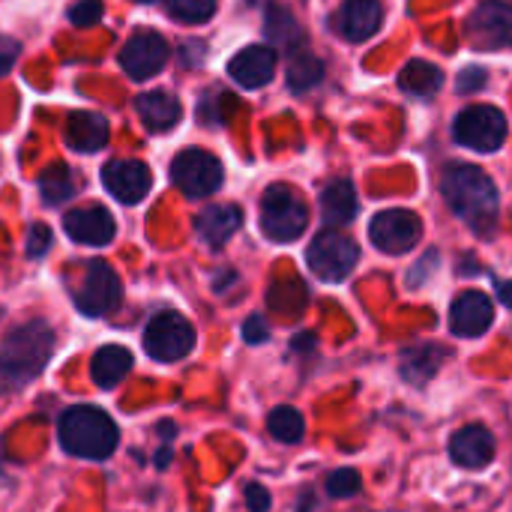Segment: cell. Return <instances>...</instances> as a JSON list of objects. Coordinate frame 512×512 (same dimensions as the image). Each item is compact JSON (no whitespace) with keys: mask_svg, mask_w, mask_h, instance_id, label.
Masks as SVG:
<instances>
[{"mask_svg":"<svg viewBox=\"0 0 512 512\" xmlns=\"http://www.w3.org/2000/svg\"><path fill=\"white\" fill-rule=\"evenodd\" d=\"M441 192L450 210L480 237L495 234L498 228V189L495 180L471 165V162H450L441 177Z\"/></svg>","mask_w":512,"mask_h":512,"instance_id":"cell-1","label":"cell"},{"mask_svg":"<svg viewBox=\"0 0 512 512\" xmlns=\"http://www.w3.org/2000/svg\"><path fill=\"white\" fill-rule=\"evenodd\" d=\"M165 6H168L171 18L186 21V24H201V21L213 18L219 0H165Z\"/></svg>","mask_w":512,"mask_h":512,"instance_id":"cell-30","label":"cell"},{"mask_svg":"<svg viewBox=\"0 0 512 512\" xmlns=\"http://www.w3.org/2000/svg\"><path fill=\"white\" fill-rule=\"evenodd\" d=\"M465 36L480 51H504L512 48V3L510 0H483L468 24Z\"/></svg>","mask_w":512,"mask_h":512,"instance_id":"cell-8","label":"cell"},{"mask_svg":"<svg viewBox=\"0 0 512 512\" xmlns=\"http://www.w3.org/2000/svg\"><path fill=\"white\" fill-rule=\"evenodd\" d=\"M57 438H60V447L69 456L102 462V459H108L117 450L120 429H117V423L102 408L75 405V408L63 411V417L57 423Z\"/></svg>","mask_w":512,"mask_h":512,"instance_id":"cell-3","label":"cell"},{"mask_svg":"<svg viewBox=\"0 0 512 512\" xmlns=\"http://www.w3.org/2000/svg\"><path fill=\"white\" fill-rule=\"evenodd\" d=\"M66 144L78 153H96L108 144V120L93 111H72L63 126Z\"/></svg>","mask_w":512,"mask_h":512,"instance_id":"cell-21","label":"cell"},{"mask_svg":"<svg viewBox=\"0 0 512 512\" xmlns=\"http://www.w3.org/2000/svg\"><path fill=\"white\" fill-rule=\"evenodd\" d=\"M435 258H438V255H435V252H429V255L423 258V264L411 270V276H408V285H411V288H417V285H423V282H426V273L435 267Z\"/></svg>","mask_w":512,"mask_h":512,"instance_id":"cell-38","label":"cell"},{"mask_svg":"<svg viewBox=\"0 0 512 512\" xmlns=\"http://www.w3.org/2000/svg\"><path fill=\"white\" fill-rule=\"evenodd\" d=\"M324 75V63L318 57H312L309 51H297L288 63V84L291 90H309L321 81Z\"/></svg>","mask_w":512,"mask_h":512,"instance_id":"cell-29","label":"cell"},{"mask_svg":"<svg viewBox=\"0 0 512 512\" xmlns=\"http://www.w3.org/2000/svg\"><path fill=\"white\" fill-rule=\"evenodd\" d=\"M102 15H105L102 0H78V3L69 9V21H72L75 27H90V24L102 21Z\"/></svg>","mask_w":512,"mask_h":512,"instance_id":"cell-32","label":"cell"},{"mask_svg":"<svg viewBox=\"0 0 512 512\" xmlns=\"http://www.w3.org/2000/svg\"><path fill=\"white\" fill-rule=\"evenodd\" d=\"M243 339H246L249 345H261V342H267V339H270V327L264 324V318H261V315L246 318V324H243Z\"/></svg>","mask_w":512,"mask_h":512,"instance_id":"cell-34","label":"cell"},{"mask_svg":"<svg viewBox=\"0 0 512 512\" xmlns=\"http://www.w3.org/2000/svg\"><path fill=\"white\" fill-rule=\"evenodd\" d=\"M81 189V180L72 168L66 165H51L42 177H39V192H42V201L57 207V204H66L69 198H75Z\"/></svg>","mask_w":512,"mask_h":512,"instance_id":"cell-26","label":"cell"},{"mask_svg":"<svg viewBox=\"0 0 512 512\" xmlns=\"http://www.w3.org/2000/svg\"><path fill=\"white\" fill-rule=\"evenodd\" d=\"M195 348V327L180 312H159L144 330V351L156 363H177Z\"/></svg>","mask_w":512,"mask_h":512,"instance_id":"cell-6","label":"cell"},{"mask_svg":"<svg viewBox=\"0 0 512 512\" xmlns=\"http://www.w3.org/2000/svg\"><path fill=\"white\" fill-rule=\"evenodd\" d=\"M267 36L279 45V48H285V51H303V45H306V36H303V30L297 27V21H294V15L288 12V9H270V15H267Z\"/></svg>","mask_w":512,"mask_h":512,"instance_id":"cell-27","label":"cell"},{"mask_svg":"<svg viewBox=\"0 0 512 512\" xmlns=\"http://www.w3.org/2000/svg\"><path fill=\"white\" fill-rule=\"evenodd\" d=\"M423 234V222L417 213L411 210H381L372 222H369V240L375 243V249L387 252V255H405L417 246Z\"/></svg>","mask_w":512,"mask_h":512,"instance_id":"cell-11","label":"cell"},{"mask_svg":"<svg viewBox=\"0 0 512 512\" xmlns=\"http://www.w3.org/2000/svg\"><path fill=\"white\" fill-rule=\"evenodd\" d=\"M123 300V285L117 273L105 261H90L81 279V288L75 291V306L87 318H102L114 312Z\"/></svg>","mask_w":512,"mask_h":512,"instance_id":"cell-10","label":"cell"},{"mask_svg":"<svg viewBox=\"0 0 512 512\" xmlns=\"http://www.w3.org/2000/svg\"><path fill=\"white\" fill-rule=\"evenodd\" d=\"M138 117L144 120V126L150 132H168L180 123L183 117V105L177 102V96L165 93V90H147L138 96L135 102Z\"/></svg>","mask_w":512,"mask_h":512,"instance_id":"cell-22","label":"cell"},{"mask_svg":"<svg viewBox=\"0 0 512 512\" xmlns=\"http://www.w3.org/2000/svg\"><path fill=\"white\" fill-rule=\"evenodd\" d=\"M174 186L189 198H207L222 186V162L207 150H183L171 162Z\"/></svg>","mask_w":512,"mask_h":512,"instance_id":"cell-9","label":"cell"},{"mask_svg":"<svg viewBox=\"0 0 512 512\" xmlns=\"http://www.w3.org/2000/svg\"><path fill=\"white\" fill-rule=\"evenodd\" d=\"M453 135L477 153H495L507 138V117L495 105H471L453 120Z\"/></svg>","mask_w":512,"mask_h":512,"instance_id":"cell-7","label":"cell"},{"mask_svg":"<svg viewBox=\"0 0 512 512\" xmlns=\"http://www.w3.org/2000/svg\"><path fill=\"white\" fill-rule=\"evenodd\" d=\"M444 84V72L429 63V60H411L402 72H399V87L411 96L420 99H432Z\"/></svg>","mask_w":512,"mask_h":512,"instance_id":"cell-25","label":"cell"},{"mask_svg":"<svg viewBox=\"0 0 512 512\" xmlns=\"http://www.w3.org/2000/svg\"><path fill=\"white\" fill-rule=\"evenodd\" d=\"M321 216L327 225H348L357 216V192L351 180L336 177L321 189Z\"/></svg>","mask_w":512,"mask_h":512,"instance_id":"cell-24","label":"cell"},{"mask_svg":"<svg viewBox=\"0 0 512 512\" xmlns=\"http://www.w3.org/2000/svg\"><path fill=\"white\" fill-rule=\"evenodd\" d=\"M15 57H18V42H15V39L0 36V75H6V72L12 69Z\"/></svg>","mask_w":512,"mask_h":512,"instance_id":"cell-37","label":"cell"},{"mask_svg":"<svg viewBox=\"0 0 512 512\" xmlns=\"http://www.w3.org/2000/svg\"><path fill=\"white\" fill-rule=\"evenodd\" d=\"M267 429H270V435H273L279 444H300L303 435H306V420H303V414H300L297 408L279 405V408L270 411Z\"/></svg>","mask_w":512,"mask_h":512,"instance_id":"cell-28","label":"cell"},{"mask_svg":"<svg viewBox=\"0 0 512 512\" xmlns=\"http://www.w3.org/2000/svg\"><path fill=\"white\" fill-rule=\"evenodd\" d=\"M51 249V228L48 225H33L27 231V255L30 258H42Z\"/></svg>","mask_w":512,"mask_h":512,"instance_id":"cell-33","label":"cell"},{"mask_svg":"<svg viewBox=\"0 0 512 512\" xmlns=\"http://www.w3.org/2000/svg\"><path fill=\"white\" fill-rule=\"evenodd\" d=\"M447 360H450V351L444 345H435V342L408 345L399 354V375H402V381H408L414 387H426L441 372V366Z\"/></svg>","mask_w":512,"mask_h":512,"instance_id":"cell-18","label":"cell"},{"mask_svg":"<svg viewBox=\"0 0 512 512\" xmlns=\"http://www.w3.org/2000/svg\"><path fill=\"white\" fill-rule=\"evenodd\" d=\"M483 84H486V72H483L480 66L462 69V75H459V81H456L459 93H474V90H480Z\"/></svg>","mask_w":512,"mask_h":512,"instance_id":"cell-35","label":"cell"},{"mask_svg":"<svg viewBox=\"0 0 512 512\" xmlns=\"http://www.w3.org/2000/svg\"><path fill=\"white\" fill-rule=\"evenodd\" d=\"M360 261V249L351 237L339 231H321L309 249H306V264L321 282H345Z\"/></svg>","mask_w":512,"mask_h":512,"instance_id":"cell-5","label":"cell"},{"mask_svg":"<svg viewBox=\"0 0 512 512\" xmlns=\"http://www.w3.org/2000/svg\"><path fill=\"white\" fill-rule=\"evenodd\" d=\"M381 21H384L381 0H345L333 15L336 33L348 42H366L381 30Z\"/></svg>","mask_w":512,"mask_h":512,"instance_id":"cell-15","label":"cell"},{"mask_svg":"<svg viewBox=\"0 0 512 512\" xmlns=\"http://www.w3.org/2000/svg\"><path fill=\"white\" fill-rule=\"evenodd\" d=\"M168 60V42L156 30H138L126 39L120 51V66L132 81L153 78Z\"/></svg>","mask_w":512,"mask_h":512,"instance_id":"cell-12","label":"cell"},{"mask_svg":"<svg viewBox=\"0 0 512 512\" xmlns=\"http://www.w3.org/2000/svg\"><path fill=\"white\" fill-rule=\"evenodd\" d=\"M138 3H156V0H138Z\"/></svg>","mask_w":512,"mask_h":512,"instance_id":"cell-40","label":"cell"},{"mask_svg":"<svg viewBox=\"0 0 512 512\" xmlns=\"http://www.w3.org/2000/svg\"><path fill=\"white\" fill-rule=\"evenodd\" d=\"M450 459L465 471L489 468L492 459H495V435L480 423H471V426L459 429L450 438Z\"/></svg>","mask_w":512,"mask_h":512,"instance_id":"cell-16","label":"cell"},{"mask_svg":"<svg viewBox=\"0 0 512 512\" xmlns=\"http://www.w3.org/2000/svg\"><path fill=\"white\" fill-rule=\"evenodd\" d=\"M57 336L48 321H27L0 342V390H18L39 378L54 354Z\"/></svg>","mask_w":512,"mask_h":512,"instance_id":"cell-2","label":"cell"},{"mask_svg":"<svg viewBox=\"0 0 512 512\" xmlns=\"http://www.w3.org/2000/svg\"><path fill=\"white\" fill-rule=\"evenodd\" d=\"M132 372V354L123 345H102L90 360V378L102 390H114Z\"/></svg>","mask_w":512,"mask_h":512,"instance_id":"cell-23","label":"cell"},{"mask_svg":"<svg viewBox=\"0 0 512 512\" xmlns=\"http://www.w3.org/2000/svg\"><path fill=\"white\" fill-rule=\"evenodd\" d=\"M240 225H243V213L237 204H213V207L201 210L195 219L198 237L213 249H222L240 231Z\"/></svg>","mask_w":512,"mask_h":512,"instance_id":"cell-20","label":"cell"},{"mask_svg":"<svg viewBox=\"0 0 512 512\" xmlns=\"http://www.w3.org/2000/svg\"><path fill=\"white\" fill-rule=\"evenodd\" d=\"M498 297L504 300V306H510L512 309V282H501V285H498Z\"/></svg>","mask_w":512,"mask_h":512,"instance_id":"cell-39","label":"cell"},{"mask_svg":"<svg viewBox=\"0 0 512 512\" xmlns=\"http://www.w3.org/2000/svg\"><path fill=\"white\" fill-rule=\"evenodd\" d=\"M270 504L273 501H270V492L264 486H258V483L246 486V507H249V512H267Z\"/></svg>","mask_w":512,"mask_h":512,"instance_id":"cell-36","label":"cell"},{"mask_svg":"<svg viewBox=\"0 0 512 512\" xmlns=\"http://www.w3.org/2000/svg\"><path fill=\"white\" fill-rule=\"evenodd\" d=\"M102 183L111 192V198H117L120 204H138L147 198L153 186V174L144 162L114 159L102 168Z\"/></svg>","mask_w":512,"mask_h":512,"instance_id":"cell-13","label":"cell"},{"mask_svg":"<svg viewBox=\"0 0 512 512\" xmlns=\"http://www.w3.org/2000/svg\"><path fill=\"white\" fill-rule=\"evenodd\" d=\"M495 324V303L483 291H465L450 306V330L459 339H480Z\"/></svg>","mask_w":512,"mask_h":512,"instance_id":"cell-14","label":"cell"},{"mask_svg":"<svg viewBox=\"0 0 512 512\" xmlns=\"http://www.w3.org/2000/svg\"><path fill=\"white\" fill-rule=\"evenodd\" d=\"M228 72L240 87L258 90V87L270 84V78L276 72V51L267 48V45H249V48H243L240 54L231 57Z\"/></svg>","mask_w":512,"mask_h":512,"instance_id":"cell-19","label":"cell"},{"mask_svg":"<svg viewBox=\"0 0 512 512\" xmlns=\"http://www.w3.org/2000/svg\"><path fill=\"white\" fill-rule=\"evenodd\" d=\"M309 225L306 201L285 183H276L261 198V231L273 243H291L297 240Z\"/></svg>","mask_w":512,"mask_h":512,"instance_id":"cell-4","label":"cell"},{"mask_svg":"<svg viewBox=\"0 0 512 512\" xmlns=\"http://www.w3.org/2000/svg\"><path fill=\"white\" fill-rule=\"evenodd\" d=\"M360 486H363V480H360V474L354 468H339V471H333L327 477V495L336 498V501L354 498L360 492Z\"/></svg>","mask_w":512,"mask_h":512,"instance_id":"cell-31","label":"cell"},{"mask_svg":"<svg viewBox=\"0 0 512 512\" xmlns=\"http://www.w3.org/2000/svg\"><path fill=\"white\" fill-rule=\"evenodd\" d=\"M63 231L81 246H108L114 240L117 225L105 207H81L63 219Z\"/></svg>","mask_w":512,"mask_h":512,"instance_id":"cell-17","label":"cell"}]
</instances>
